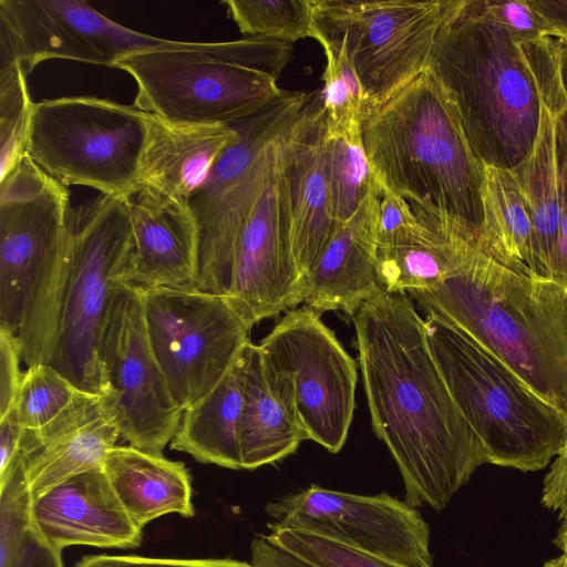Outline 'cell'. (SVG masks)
Listing matches in <instances>:
<instances>
[{"mask_svg": "<svg viewBox=\"0 0 567 567\" xmlns=\"http://www.w3.org/2000/svg\"><path fill=\"white\" fill-rule=\"evenodd\" d=\"M506 364L567 416V291L481 249L440 285L408 293Z\"/></svg>", "mask_w": 567, "mask_h": 567, "instance_id": "2", "label": "cell"}, {"mask_svg": "<svg viewBox=\"0 0 567 567\" xmlns=\"http://www.w3.org/2000/svg\"><path fill=\"white\" fill-rule=\"evenodd\" d=\"M21 353L16 340L0 329V419L14 406L23 372Z\"/></svg>", "mask_w": 567, "mask_h": 567, "instance_id": "40", "label": "cell"}, {"mask_svg": "<svg viewBox=\"0 0 567 567\" xmlns=\"http://www.w3.org/2000/svg\"><path fill=\"white\" fill-rule=\"evenodd\" d=\"M120 436L103 398L82 391L45 425L23 429L20 455L33 498L72 476L103 467Z\"/></svg>", "mask_w": 567, "mask_h": 567, "instance_id": "18", "label": "cell"}, {"mask_svg": "<svg viewBox=\"0 0 567 567\" xmlns=\"http://www.w3.org/2000/svg\"><path fill=\"white\" fill-rule=\"evenodd\" d=\"M322 103L308 102L284 135V167L289 189L292 247L301 277L307 278L340 227L331 207Z\"/></svg>", "mask_w": 567, "mask_h": 567, "instance_id": "17", "label": "cell"}, {"mask_svg": "<svg viewBox=\"0 0 567 567\" xmlns=\"http://www.w3.org/2000/svg\"><path fill=\"white\" fill-rule=\"evenodd\" d=\"M528 207L537 278L549 280L561 219V187L556 157L555 117L542 106L538 136L528 155L509 169Z\"/></svg>", "mask_w": 567, "mask_h": 567, "instance_id": "27", "label": "cell"}, {"mask_svg": "<svg viewBox=\"0 0 567 567\" xmlns=\"http://www.w3.org/2000/svg\"><path fill=\"white\" fill-rule=\"evenodd\" d=\"M75 567H254L230 558H157L135 555H91Z\"/></svg>", "mask_w": 567, "mask_h": 567, "instance_id": "39", "label": "cell"}, {"mask_svg": "<svg viewBox=\"0 0 567 567\" xmlns=\"http://www.w3.org/2000/svg\"><path fill=\"white\" fill-rule=\"evenodd\" d=\"M550 30L551 37L567 39V0H529Z\"/></svg>", "mask_w": 567, "mask_h": 567, "instance_id": "45", "label": "cell"}, {"mask_svg": "<svg viewBox=\"0 0 567 567\" xmlns=\"http://www.w3.org/2000/svg\"><path fill=\"white\" fill-rule=\"evenodd\" d=\"M288 127L239 176L193 203L213 245L234 252L227 297L251 328L297 308L306 295L293 254L284 167L282 141Z\"/></svg>", "mask_w": 567, "mask_h": 567, "instance_id": "5", "label": "cell"}, {"mask_svg": "<svg viewBox=\"0 0 567 567\" xmlns=\"http://www.w3.org/2000/svg\"><path fill=\"white\" fill-rule=\"evenodd\" d=\"M146 112L94 96L34 103L28 156L63 185L128 199L140 190Z\"/></svg>", "mask_w": 567, "mask_h": 567, "instance_id": "10", "label": "cell"}, {"mask_svg": "<svg viewBox=\"0 0 567 567\" xmlns=\"http://www.w3.org/2000/svg\"><path fill=\"white\" fill-rule=\"evenodd\" d=\"M103 470L121 504L141 529L167 515H195L192 477L185 464L132 445H115Z\"/></svg>", "mask_w": 567, "mask_h": 567, "instance_id": "24", "label": "cell"}, {"mask_svg": "<svg viewBox=\"0 0 567 567\" xmlns=\"http://www.w3.org/2000/svg\"><path fill=\"white\" fill-rule=\"evenodd\" d=\"M429 71L485 166L513 169L532 151L542 99L522 47L466 0L442 31Z\"/></svg>", "mask_w": 567, "mask_h": 567, "instance_id": "4", "label": "cell"}, {"mask_svg": "<svg viewBox=\"0 0 567 567\" xmlns=\"http://www.w3.org/2000/svg\"><path fill=\"white\" fill-rule=\"evenodd\" d=\"M6 567H63V565L61 551L51 547L32 525Z\"/></svg>", "mask_w": 567, "mask_h": 567, "instance_id": "42", "label": "cell"}, {"mask_svg": "<svg viewBox=\"0 0 567 567\" xmlns=\"http://www.w3.org/2000/svg\"><path fill=\"white\" fill-rule=\"evenodd\" d=\"M209 42L176 41L121 58L113 68L136 83L134 106L165 120L233 125L277 103V76L207 53Z\"/></svg>", "mask_w": 567, "mask_h": 567, "instance_id": "11", "label": "cell"}, {"mask_svg": "<svg viewBox=\"0 0 567 567\" xmlns=\"http://www.w3.org/2000/svg\"><path fill=\"white\" fill-rule=\"evenodd\" d=\"M466 9L475 17L503 28L518 44L551 37L529 0H466Z\"/></svg>", "mask_w": 567, "mask_h": 567, "instance_id": "36", "label": "cell"}, {"mask_svg": "<svg viewBox=\"0 0 567 567\" xmlns=\"http://www.w3.org/2000/svg\"><path fill=\"white\" fill-rule=\"evenodd\" d=\"M32 525L54 549L68 546L135 548L142 529L121 504L103 467L93 468L33 498Z\"/></svg>", "mask_w": 567, "mask_h": 567, "instance_id": "19", "label": "cell"}, {"mask_svg": "<svg viewBox=\"0 0 567 567\" xmlns=\"http://www.w3.org/2000/svg\"><path fill=\"white\" fill-rule=\"evenodd\" d=\"M148 341L184 411L212 391L249 341L251 327L228 297L196 288L143 291Z\"/></svg>", "mask_w": 567, "mask_h": 567, "instance_id": "13", "label": "cell"}, {"mask_svg": "<svg viewBox=\"0 0 567 567\" xmlns=\"http://www.w3.org/2000/svg\"><path fill=\"white\" fill-rule=\"evenodd\" d=\"M33 106L21 65L0 61V181L28 156Z\"/></svg>", "mask_w": 567, "mask_h": 567, "instance_id": "31", "label": "cell"}, {"mask_svg": "<svg viewBox=\"0 0 567 567\" xmlns=\"http://www.w3.org/2000/svg\"><path fill=\"white\" fill-rule=\"evenodd\" d=\"M258 346L270 389L306 440L338 453L353 417L358 367L321 313L287 311Z\"/></svg>", "mask_w": 567, "mask_h": 567, "instance_id": "12", "label": "cell"}, {"mask_svg": "<svg viewBox=\"0 0 567 567\" xmlns=\"http://www.w3.org/2000/svg\"><path fill=\"white\" fill-rule=\"evenodd\" d=\"M555 142L561 187V219L549 280L567 291V111L555 118Z\"/></svg>", "mask_w": 567, "mask_h": 567, "instance_id": "38", "label": "cell"}, {"mask_svg": "<svg viewBox=\"0 0 567 567\" xmlns=\"http://www.w3.org/2000/svg\"><path fill=\"white\" fill-rule=\"evenodd\" d=\"M326 55L322 106L327 131L337 132L361 124L368 111L359 78L343 49L321 44Z\"/></svg>", "mask_w": 567, "mask_h": 567, "instance_id": "33", "label": "cell"}, {"mask_svg": "<svg viewBox=\"0 0 567 567\" xmlns=\"http://www.w3.org/2000/svg\"><path fill=\"white\" fill-rule=\"evenodd\" d=\"M380 184L338 230L307 278L303 303L322 313L342 311L351 318L369 300L386 292L378 265Z\"/></svg>", "mask_w": 567, "mask_h": 567, "instance_id": "21", "label": "cell"}, {"mask_svg": "<svg viewBox=\"0 0 567 567\" xmlns=\"http://www.w3.org/2000/svg\"><path fill=\"white\" fill-rule=\"evenodd\" d=\"M70 192L27 156L0 181V329L45 364L64 277Z\"/></svg>", "mask_w": 567, "mask_h": 567, "instance_id": "6", "label": "cell"}, {"mask_svg": "<svg viewBox=\"0 0 567 567\" xmlns=\"http://www.w3.org/2000/svg\"><path fill=\"white\" fill-rule=\"evenodd\" d=\"M279 528L301 529L405 567H431L430 529L412 506L385 493L374 496L317 485L271 502Z\"/></svg>", "mask_w": 567, "mask_h": 567, "instance_id": "15", "label": "cell"}, {"mask_svg": "<svg viewBox=\"0 0 567 567\" xmlns=\"http://www.w3.org/2000/svg\"><path fill=\"white\" fill-rule=\"evenodd\" d=\"M244 353V400L239 431L241 468L255 470L292 454L306 436L270 389L259 346L248 341Z\"/></svg>", "mask_w": 567, "mask_h": 567, "instance_id": "26", "label": "cell"}, {"mask_svg": "<svg viewBox=\"0 0 567 567\" xmlns=\"http://www.w3.org/2000/svg\"><path fill=\"white\" fill-rule=\"evenodd\" d=\"M265 537L312 567H405L301 529L268 525Z\"/></svg>", "mask_w": 567, "mask_h": 567, "instance_id": "34", "label": "cell"}, {"mask_svg": "<svg viewBox=\"0 0 567 567\" xmlns=\"http://www.w3.org/2000/svg\"><path fill=\"white\" fill-rule=\"evenodd\" d=\"M463 1L311 0L312 38L344 50L369 111L429 71L440 35Z\"/></svg>", "mask_w": 567, "mask_h": 567, "instance_id": "9", "label": "cell"}, {"mask_svg": "<svg viewBox=\"0 0 567 567\" xmlns=\"http://www.w3.org/2000/svg\"><path fill=\"white\" fill-rule=\"evenodd\" d=\"M133 248L123 284L195 288L198 225L188 202L141 189L127 199Z\"/></svg>", "mask_w": 567, "mask_h": 567, "instance_id": "20", "label": "cell"}, {"mask_svg": "<svg viewBox=\"0 0 567 567\" xmlns=\"http://www.w3.org/2000/svg\"><path fill=\"white\" fill-rule=\"evenodd\" d=\"M79 392L52 367L33 364L22 374L13 409L21 426L34 430L58 416Z\"/></svg>", "mask_w": 567, "mask_h": 567, "instance_id": "32", "label": "cell"}, {"mask_svg": "<svg viewBox=\"0 0 567 567\" xmlns=\"http://www.w3.org/2000/svg\"><path fill=\"white\" fill-rule=\"evenodd\" d=\"M32 502L19 451L10 466L0 473V567L9 564L32 527Z\"/></svg>", "mask_w": 567, "mask_h": 567, "instance_id": "35", "label": "cell"}, {"mask_svg": "<svg viewBox=\"0 0 567 567\" xmlns=\"http://www.w3.org/2000/svg\"><path fill=\"white\" fill-rule=\"evenodd\" d=\"M22 432L23 427L14 409L0 419V473H3L18 456Z\"/></svg>", "mask_w": 567, "mask_h": 567, "instance_id": "44", "label": "cell"}, {"mask_svg": "<svg viewBox=\"0 0 567 567\" xmlns=\"http://www.w3.org/2000/svg\"><path fill=\"white\" fill-rule=\"evenodd\" d=\"M147 135L140 190L190 202L207 183L223 153L239 140L227 124H192L146 112Z\"/></svg>", "mask_w": 567, "mask_h": 567, "instance_id": "22", "label": "cell"}, {"mask_svg": "<svg viewBox=\"0 0 567 567\" xmlns=\"http://www.w3.org/2000/svg\"><path fill=\"white\" fill-rule=\"evenodd\" d=\"M519 45L534 75L542 104L556 118L567 111V101L558 80L556 38L545 37Z\"/></svg>", "mask_w": 567, "mask_h": 567, "instance_id": "37", "label": "cell"}, {"mask_svg": "<svg viewBox=\"0 0 567 567\" xmlns=\"http://www.w3.org/2000/svg\"><path fill=\"white\" fill-rule=\"evenodd\" d=\"M563 455H566V456H567V451H566V453H565V454H563Z\"/></svg>", "mask_w": 567, "mask_h": 567, "instance_id": "48", "label": "cell"}, {"mask_svg": "<svg viewBox=\"0 0 567 567\" xmlns=\"http://www.w3.org/2000/svg\"><path fill=\"white\" fill-rule=\"evenodd\" d=\"M99 360L106 388L102 398L120 435L136 449L161 453L173 440L183 410L152 351L142 290L122 282L112 290Z\"/></svg>", "mask_w": 567, "mask_h": 567, "instance_id": "14", "label": "cell"}, {"mask_svg": "<svg viewBox=\"0 0 567 567\" xmlns=\"http://www.w3.org/2000/svg\"><path fill=\"white\" fill-rule=\"evenodd\" d=\"M412 220L378 243L380 275L386 292L427 290L457 271L480 249L442 216L410 204Z\"/></svg>", "mask_w": 567, "mask_h": 567, "instance_id": "23", "label": "cell"}, {"mask_svg": "<svg viewBox=\"0 0 567 567\" xmlns=\"http://www.w3.org/2000/svg\"><path fill=\"white\" fill-rule=\"evenodd\" d=\"M352 321L372 427L399 467L405 503L442 511L488 458L435 362L424 318L406 292H384Z\"/></svg>", "mask_w": 567, "mask_h": 567, "instance_id": "1", "label": "cell"}, {"mask_svg": "<svg viewBox=\"0 0 567 567\" xmlns=\"http://www.w3.org/2000/svg\"><path fill=\"white\" fill-rule=\"evenodd\" d=\"M554 543L560 549V555L547 560L544 567H567V522L560 524Z\"/></svg>", "mask_w": 567, "mask_h": 567, "instance_id": "46", "label": "cell"}, {"mask_svg": "<svg viewBox=\"0 0 567 567\" xmlns=\"http://www.w3.org/2000/svg\"><path fill=\"white\" fill-rule=\"evenodd\" d=\"M361 124L337 132L327 131L331 207L340 227L359 210L377 185L363 145Z\"/></svg>", "mask_w": 567, "mask_h": 567, "instance_id": "29", "label": "cell"}, {"mask_svg": "<svg viewBox=\"0 0 567 567\" xmlns=\"http://www.w3.org/2000/svg\"><path fill=\"white\" fill-rule=\"evenodd\" d=\"M132 248L127 199L100 195L71 207L64 277L45 364L82 392L105 395L100 336Z\"/></svg>", "mask_w": 567, "mask_h": 567, "instance_id": "8", "label": "cell"}, {"mask_svg": "<svg viewBox=\"0 0 567 567\" xmlns=\"http://www.w3.org/2000/svg\"><path fill=\"white\" fill-rule=\"evenodd\" d=\"M478 247L503 266L537 278L530 214L509 169L485 166Z\"/></svg>", "mask_w": 567, "mask_h": 567, "instance_id": "28", "label": "cell"}, {"mask_svg": "<svg viewBox=\"0 0 567 567\" xmlns=\"http://www.w3.org/2000/svg\"><path fill=\"white\" fill-rule=\"evenodd\" d=\"M427 341L447 388L482 441L488 463L545 468L567 451V416L515 372L447 322L424 317Z\"/></svg>", "mask_w": 567, "mask_h": 567, "instance_id": "7", "label": "cell"}, {"mask_svg": "<svg viewBox=\"0 0 567 567\" xmlns=\"http://www.w3.org/2000/svg\"><path fill=\"white\" fill-rule=\"evenodd\" d=\"M542 502L558 514L560 523L567 520V456L559 455L550 465L543 487Z\"/></svg>", "mask_w": 567, "mask_h": 567, "instance_id": "43", "label": "cell"}, {"mask_svg": "<svg viewBox=\"0 0 567 567\" xmlns=\"http://www.w3.org/2000/svg\"><path fill=\"white\" fill-rule=\"evenodd\" d=\"M361 132L382 187L442 216L478 245L485 165L430 71L369 110Z\"/></svg>", "mask_w": 567, "mask_h": 567, "instance_id": "3", "label": "cell"}, {"mask_svg": "<svg viewBox=\"0 0 567 567\" xmlns=\"http://www.w3.org/2000/svg\"><path fill=\"white\" fill-rule=\"evenodd\" d=\"M556 52L559 85L567 101V39L556 38Z\"/></svg>", "mask_w": 567, "mask_h": 567, "instance_id": "47", "label": "cell"}, {"mask_svg": "<svg viewBox=\"0 0 567 567\" xmlns=\"http://www.w3.org/2000/svg\"><path fill=\"white\" fill-rule=\"evenodd\" d=\"M223 4L243 34L291 44L312 38L311 0H226Z\"/></svg>", "mask_w": 567, "mask_h": 567, "instance_id": "30", "label": "cell"}, {"mask_svg": "<svg viewBox=\"0 0 567 567\" xmlns=\"http://www.w3.org/2000/svg\"><path fill=\"white\" fill-rule=\"evenodd\" d=\"M413 218L410 204L399 195L380 185L378 207V243L384 241Z\"/></svg>", "mask_w": 567, "mask_h": 567, "instance_id": "41", "label": "cell"}, {"mask_svg": "<svg viewBox=\"0 0 567 567\" xmlns=\"http://www.w3.org/2000/svg\"><path fill=\"white\" fill-rule=\"evenodd\" d=\"M174 42L122 25L83 0H0V61L18 62L27 75L49 59L113 68Z\"/></svg>", "mask_w": 567, "mask_h": 567, "instance_id": "16", "label": "cell"}, {"mask_svg": "<svg viewBox=\"0 0 567 567\" xmlns=\"http://www.w3.org/2000/svg\"><path fill=\"white\" fill-rule=\"evenodd\" d=\"M244 371L243 348L217 385L183 411L178 429L171 441L172 450L185 452L200 463L243 470L239 431Z\"/></svg>", "mask_w": 567, "mask_h": 567, "instance_id": "25", "label": "cell"}]
</instances>
